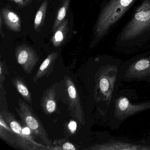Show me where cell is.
I'll list each match as a JSON object with an SVG mask.
<instances>
[{
  "label": "cell",
  "instance_id": "cell-1",
  "mask_svg": "<svg viewBox=\"0 0 150 150\" xmlns=\"http://www.w3.org/2000/svg\"><path fill=\"white\" fill-rule=\"evenodd\" d=\"M150 38V0H144L117 38L122 43H137Z\"/></svg>",
  "mask_w": 150,
  "mask_h": 150
},
{
  "label": "cell",
  "instance_id": "cell-2",
  "mask_svg": "<svg viewBox=\"0 0 150 150\" xmlns=\"http://www.w3.org/2000/svg\"><path fill=\"white\" fill-rule=\"evenodd\" d=\"M136 0H108L101 11L96 26L97 38L105 35Z\"/></svg>",
  "mask_w": 150,
  "mask_h": 150
},
{
  "label": "cell",
  "instance_id": "cell-3",
  "mask_svg": "<svg viewBox=\"0 0 150 150\" xmlns=\"http://www.w3.org/2000/svg\"><path fill=\"white\" fill-rule=\"evenodd\" d=\"M18 103L19 108H16V110L22 122L36 136L40 137L47 146L51 147L52 143L47 132L33 110L27 103L21 99H18Z\"/></svg>",
  "mask_w": 150,
  "mask_h": 150
},
{
  "label": "cell",
  "instance_id": "cell-4",
  "mask_svg": "<svg viewBox=\"0 0 150 150\" xmlns=\"http://www.w3.org/2000/svg\"><path fill=\"white\" fill-rule=\"evenodd\" d=\"M6 123L13 131L14 134L16 138V142L18 146L22 149L27 150H45L49 149L47 146L38 144L33 140L29 135L26 134L23 131V129L20 123L16 119L13 114L3 111L1 113Z\"/></svg>",
  "mask_w": 150,
  "mask_h": 150
},
{
  "label": "cell",
  "instance_id": "cell-5",
  "mask_svg": "<svg viewBox=\"0 0 150 150\" xmlns=\"http://www.w3.org/2000/svg\"><path fill=\"white\" fill-rule=\"evenodd\" d=\"M65 87L71 115L76 118L80 123L84 124V114L80 99L75 84L70 77H66V78Z\"/></svg>",
  "mask_w": 150,
  "mask_h": 150
},
{
  "label": "cell",
  "instance_id": "cell-6",
  "mask_svg": "<svg viewBox=\"0 0 150 150\" xmlns=\"http://www.w3.org/2000/svg\"><path fill=\"white\" fill-rule=\"evenodd\" d=\"M16 57L17 63L26 73H31L39 58L36 52L27 45H19L16 49Z\"/></svg>",
  "mask_w": 150,
  "mask_h": 150
},
{
  "label": "cell",
  "instance_id": "cell-7",
  "mask_svg": "<svg viewBox=\"0 0 150 150\" xmlns=\"http://www.w3.org/2000/svg\"><path fill=\"white\" fill-rule=\"evenodd\" d=\"M56 95L55 85L49 87L44 93L41 100V105L43 110L47 115L52 114L56 110Z\"/></svg>",
  "mask_w": 150,
  "mask_h": 150
},
{
  "label": "cell",
  "instance_id": "cell-8",
  "mask_svg": "<svg viewBox=\"0 0 150 150\" xmlns=\"http://www.w3.org/2000/svg\"><path fill=\"white\" fill-rule=\"evenodd\" d=\"M1 15L6 26L14 32H20L21 29V22L20 17L14 12L8 8L1 10Z\"/></svg>",
  "mask_w": 150,
  "mask_h": 150
},
{
  "label": "cell",
  "instance_id": "cell-9",
  "mask_svg": "<svg viewBox=\"0 0 150 150\" xmlns=\"http://www.w3.org/2000/svg\"><path fill=\"white\" fill-rule=\"evenodd\" d=\"M58 53L54 52L48 55L38 68V71L34 77L33 81L36 82L38 80L45 75H48L53 70L54 63L57 58Z\"/></svg>",
  "mask_w": 150,
  "mask_h": 150
},
{
  "label": "cell",
  "instance_id": "cell-10",
  "mask_svg": "<svg viewBox=\"0 0 150 150\" xmlns=\"http://www.w3.org/2000/svg\"><path fill=\"white\" fill-rule=\"evenodd\" d=\"M68 20H65L56 30L52 38V42L55 47H59L64 41L68 31Z\"/></svg>",
  "mask_w": 150,
  "mask_h": 150
},
{
  "label": "cell",
  "instance_id": "cell-11",
  "mask_svg": "<svg viewBox=\"0 0 150 150\" xmlns=\"http://www.w3.org/2000/svg\"><path fill=\"white\" fill-rule=\"evenodd\" d=\"M12 83L23 99L29 103H32V97L30 92L22 79L19 77L12 79Z\"/></svg>",
  "mask_w": 150,
  "mask_h": 150
},
{
  "label": "cell",
  "instance_id": "cell-12",
  "mask_svg": "<svg viewBox=\"0 0 150 150\" xmlns=\"http://www.w3.org/2000/svg\"><path fill=\"white\" fill-rule=\"evenodd\" d=\"M48 7V1L45 0L38 11L35 17L34 22V29L37 32H39L43 26Z\"/></svg>",
  "mask_w": 150,
  "mask_h": 150
},
{
  "label": "cell",
  "instance_id": "cell-13",
  "mask_svg": "<svg viewBox=\"0 0 150 150\" xmlns=\"http://www.w3.org/2000/svg\"><path fill=\"white\" fill-rule=\"evenodd\" d=\"M70 0H64L61 7L59 10L57 15L56 17L53 27V32H55L59 25L63 23L64 19L68 12L69 8Z\"/></svg>",
  "mask_w": 150,
  "mask_h": 150
},
{
  "label": "cell",
  "instance_id": "cell-14",
  "mask_svg": "<svg viewBox=\"0 0 150 150\" xmlns=\"http://www.w3.org/2000/svg\"><path fill=\"white\" fill-rule=\"evenodd\" d=\"M6 74H7L6 66L4 61H1L0 64V84L1 88L5 81Z\"/></svg>",
  "mask_w": 150,
  "mask_h": 150
},
{
  "label": "cell",
  "instance_id": "cell-15",
  "mask_svg": "<svg viewBox=\"0 0 150 150\" xmlns=\"http://www.w3.org/2000/svg\"><path fill=\"white\" fill-rule=\"evenodd\" d=\"M149 64V61L147 59H142L136 64L135 67L137 71H142L148 67Z\"/></svg>",
  "mask_w": 150,
  "mask_h": 150
},
{
  "label": "cell",
  "instance_id": "cell-16",
  "mask_svg": "<svg viewBox=\"0 0 150 150\" xmlns=\"http://www.w3.org/2000/svg\"><path fill=\"white\" fill-rule=\"evenodd\" d=\"M8 1L14 2L20 7L23 8L30 5L33 0H8Z\"/></svg>",
  "mask_w": 150,
  "mask_h": 150
},
{
  "label": "cell",
  "instance_id": "cell-17",
  "mask_svg": "<svg viewBox=\"0 0 150 150\" xmlns=\"http://www.w3.org/2000/svg\"><path fill=\"white\" fill-rule=\"evenodd\" d=\"M75 150L76 148L75 146L71 143L69 142H66L63 143L61 146H59L58 148V150Z\"/></svg>",
  "mask_w": 150,
  "mask_h": 150
},
{
  "label": "cell",
  "instance_id": "cell-18",
  "mask_svg": "<svg viewBox=\"0 0 150 150\" xmlns=\"http://www.w3.org/2000/svg\"><path fill=\"white\" fill-rule=\"evenodd\" d=\"M109 86V82L107 79L103 78L100 80V86L102 91L104 92L108 90Z\"/></svg>",
  "mask_w": 150,
  "mask_h": 150
},
{
  "label": "cell",
  "instance_id": "cell-19",
  "mask_svg": "<svg viewBox=\"0 0 150 150\" xmlns=\"http://www.w3.org/2000/svg\"><path fill=\"white\" fill-rule=\"evenodd\" d=\"M129 102L128 99L126 98H124L121 99L119 102V107L121 110L124 111L126 110L129 106Z\"/></svg>",
  "mask_w": 150,
  "mask_h": 150
},
{
  "label": "cell",
  "instance_id": "cell-20",
  "mask_svg": "<svg viewBox=\"0 0 150 150\" xmlns=\"http://www.w3.org/2000/svg\"><path fill=\"white\" fill-rule=\"evenodd\" d=\"M68 128L71 132L74 133L77 129V124L74 121H71L68 125Z\"/></svg>",
  "mask_w": 150,
  "mask_h": 150
},
{
  "label": "cell",
  "instance_id": "cell-21",
  "mask_svg": "<svg viewBox=\"0 0 150 150\" xmlns=\"http://www.w3.org/2000/svg\"><path fill=\"white\" fill-rule=\"evenodd\" d=\"M0 18H1V21H0V23H1V36L2 37L4 38V34L2 33V16H1H1H0Z\"/></svg>",
  "mask_w": 150,
  "mask_h": 150
},
{
  "label": "cell",
  "instance_id": "cell-22",
  "mask_svg": "<svg viewBox=\"0 0 150 150\" xmlns=\"http://www.w3.org/2000/svg\"><path fill=\"white\" fill-rule=\"evenodd\" d=\"M41 1V0H38V1Z\"/></svg>",
  "mask_w": 150,
  "mask_h": 150
}]
</instances>
